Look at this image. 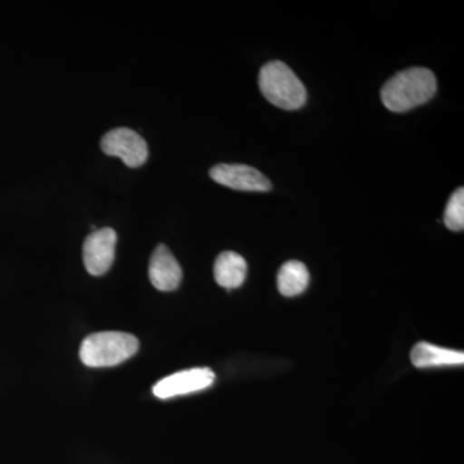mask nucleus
I'll return each instance as SVG.
<instances>
[{"instance_id":"12","label":"nucleus","mask_w":464,"mask_h":464,"mask_svg":"<svg viewBox=\"0 0 464 464\" xmlns=\"http://www.w3.org/2000/svg\"><path fill=\"white\" fill-rule=\"evenodd\" d=\"M444 224L449 230L462 231L464 228V188H457L449 198L444 212Z\"/></svg>"},{"instance_id":"3","label":"nucleus","mask_w":464,"mask_h":464,"mask_svg":"<svg viewBox=\"0 0 464 464\" xmlns=\"http://www.w3.org/2000/svg\"><path fill=\"white\" fill-rule=\"evenodd\" d=\"M139 340L121 332H102L88 335L82 343L81 360L91 368H108L127 362L139 351Z\"/></svg>"},{"instance_id":"11","label":"nucleus","mask_w":464,"mask_h":464,"mask_svg":"<svg viewBox=\"0 0 464 464\" xmlns=\"http://www.w3.org/2000/svg\"><path fill=\"white\" fill-rule=\"evenodd\" d=\"M310 284V273L306 265L299 261H288L277 274V288L285 297L302 295Z\"/></svg>"},{"instance_id":"6","label":"nucleus","mask_w":464,"mask_h":464,"mask_svg":"<svg viewBox=\"0 0 464 464\" xmlns=\"http://www.w3.org/2000/svg\"><path fill=\"white\" fill-rule=\"evenodd\" d=\"M215 380L216 374L209 368L188 369L159 381L152 392L158 399H172L206 390Z\"/></svg>"},{"instance_id":"7","label":"nucleus","mask_w":464,"mask_h":464,"mask_svg":"<svg viewBox=\"0 0 464 464\" xmlns=\"http://www.w3.org/2000/svg\"><path fill=\"white\" fill-rule=\"evenodd\" d=\"M118 237L112 228L94 230L84 241L83 261L88 273L93 276L108 273L114 264Z\"/></svg>"},{"instance_id":"2","label":"nucleus","mask_w":464,"mask_h":464,"mask_svg":"<svg viewBox=\"0 0 464 464\" xmlns=\"http://www.w3.org/2000/svg\"><path fill=\"white\" fill-rule=\"evenodd\" d=\"M258 84L265 99L276 108L298 110L306 103V87L282 61H271L262 66Z\"/></svg>"},{"instance_id":"9","label":"nucleus","mask_w":464,"mask_h":464,"mask_svg":"<svg viewBox=\"0 0 464 464\" xmlns=\"http://www.w3.org/2000/svg\"><path fill=\"white\" fill-rule=\"evenodd\" d=\"M411 359L417 368L462 365L464 353L462 351L435 346V344L429 343V342H420L411 350Z\"/></svg>"},{"instance_id":"1","label":"nucleus","mask_w":464,"mask_h":464,"mask_svg":"<svg viewBox=\"0 0 464 464\" xmlns=\"http://www.w3.org/2000/svg\"><path fill=\"white\" fill-rule=\"evenodd\" d=\"M438 81L427 67H408L393 75L382 87L381 100L392 112H406L433 99Z\"/></svg>"},{"instance_id":"10","label":"nucleus","mask_w":464,"mask_h":464,"mask_svg":"<svg viewBox=\"0 0 464 464\" xmlns=\"http://www.w3.org/2000/svg\"><path fill=\"white\" fill-rule=\"evenodd\" d=\"M246 261L237 253L224 252L216 259L215 279L222 288H239L246 282Z\"/></svg>"},{"instance_id":"4","label":"nucleus","mask_w":464,"mask_h":464,"mask_svg":"<svg viewBox=\"0 0 464 464\" xmlns=\"http://www.w3.org/2000/svg\"><path fill=\"white\" fill-rule=\"evenodd\" d=\"M101 149L109 157L121 158L125 166L139 168L149 158L148 143L130 128H115L101 140Z\"/></svg>"},{"instance_id":"8","label":"nucleus","mask_w":464,"mask_h":464,"mask_svg":"<svg viewBox=\"0 0 464 464\" xmlns=\"http://www.w3.org/2000/svg\"><path fill=\"white\" fill-rule=\"evenodd\" d=\"M150 282L161 292H172L179 288L182 280V268L172 252L160 244L150 259Z\"/></svg>"},{"instance_id":"5","label":"nucleus","mask_w":464,"mask_h":464,"mask_svg":"<svg viewBox=\"0 0 464 464\" xmlns=\"http://www.w3.org/2000/svg\"><path fill=\"white\" fill-rule=\"evenodd\" d=\"M210 179L237 191L267 192L273 183L256 168L246 164H218L209 170Z\"/></svg>"}]
</instances>
